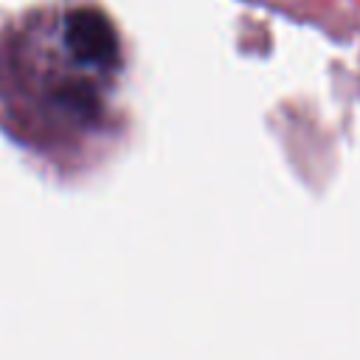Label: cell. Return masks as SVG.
I'll return each mask as SVG.
<instances>
[{"instance_id":"obj_1","label":"cell","mask_w":360,"mask_h":360,"mask_svg":"<svg viewBox=\"0 0 360 360\" xmlns=\"http://www.w3.org/2000/svg\"><path fill=\"white\" fill-rule=\"evenodd\" d=\"M65 45L84 65L107 68L118 59L115 28L98 8H73L68 14V20H65Z\"/></svg>"}]
</instances>
